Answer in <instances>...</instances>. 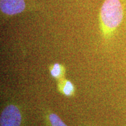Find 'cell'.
I'll use <instances>...</instances> for the list:
<instances>
[{"label":"cell","mask_w":126,"mask_h":126,"mask_svg":"<svg viewBox=\"0 0 126 126\" xmlns=\"http://www.w3.org/2000/svg\"><path fill=\"white\" fill-rule=\"evenodd\" d=\"M123 9L120 0H105L100 11L102 31L105 37H109L122 23Z\"/></svg>","instance_id":"6da1fadb"},{"label":"cell","mask_w":126,"mask_h":126,"mask_svg":"<svg viewBox=\"0 0 126 126\" xmlns=\"http://www.w3.org/2000/svg\"><path fill=\"white\" fill-rule=\"evenodd\" d=\"M22 117L17 105L9 104L5 107L0 116L1 126H20Z\"/></svg>","instance_id":"7a4b0ae2"},{"label":"cell","mask_w":126,"mask_h":126,"mask_svg":"<svg viewBox=\"0 0 126 126\" xmlns=\"http://www.w3.org/2000/svg\"><path fill=\"white\" fill-rule=\"evenodd\" d=\"M26 4L24 0H1L0 8L3 13L14 15L25 10Z\"/></svg>","instance_id":"3957f363"},{"label":"cell","mask_w":126,"mask_h":126,"mask_svg":"<svg viewBox=\"0 0 126 126\" xmlns=\"http://www.w3.org/2000/svg\"><path fill=\"white\" fill-rule=\"evenodd\" d=\"M58 89L61 94L68 97L72 96L74 94L75 91L73 83L64 78L59 80Z\"/></svg>","instance_id":"277c9868"},{"label":"cell","mask_w":126,"mask_h":126,"mask_svg":"<svg viewBox=\"0 0 126 126\" xmlns=\"http://www.w3.org/2000/svg\"><path fill=\"white\" fill-rule=\"evenodd\" d=\"M50 74L53 78L57 79H61L64 78L65 70L64 66L59 63H54L50 66Z\"/></svg>","instance_id":"5b68a950"},{"label":"cell","mask_w":126,"mask_h":126,"mask_svg":"<svg viewBox=\"0 0 126 126\" xmlns=\"http://www.w3.org/2000/svg\"><path fill=\"white\" fill-rule=\"evenodd\" d=\"M47 117L51 126H67L56 113H48Z\"/></svg>","instance_id":"8992f818"}]
</instances>
